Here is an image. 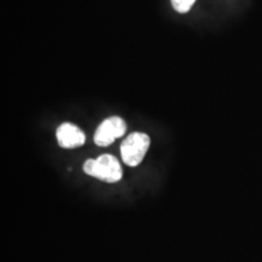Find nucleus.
Segmentation results:
<instances>
[{"label": "nucleus", "mask_w": 262, "mask_h": 262, "mask_svg": "<svg viewBox=\"0 0 262 262\" xmlns=\"http://www.w3.org/2000/svg\"><path fill=\"white\" fill-rule=\"evenodd\" d=\"M57 142L62 148H78L85 143V134L79 127L72 123H63L57 127Z\"/></svg>", "instance_id": "obj_4"}, {"label": "nucleus", "mask_w": 262, "mask_h": 262, "mask_svg": "<svg viewBox=\"0 0 262 262\" xmlns=\"http://www.w3.org/2000/svg\"><path fill=\"white\" fill-rule=\"evenodd\" d=\"M195 3V0H171V4L173 9L180 14H186L189 10L192 9L193 4Z\"/></svg>", "instance_id": "obj_5"}, {"label": "nucleus", "mask_w": 262, "mask_h": 262, "mask_svg": "<svg viewBox=\"0 0 262 262\" xmlns=\"http://www.w3.org/2000/svg\"><path fill=\"white\" fill-rule=\"evenodd\" d=\"M126 131V123L120 117H110L104 119L97 127L95 133L94 141L98 147H107L119 137H122Z\"/></svg>", "instance_id": "obj_3"}, {"label": "nucleus", "mask_w": 262, "mask_h": 262, "mask_svg": "<svg viewBox=\"0 0 262 262\" xmlns=\"http://www.w3.org/2000/svg\"><path fill=\"white\" fill-rule=\"evenodd\" d=\"M150 146V139L147 134L133 133L120 145V155L127 166H137L145 158Z\"/></svg>", "instance_id": "obj_2"}, {"label": "nucleus", "mask_w": 262, "mask_h": 262, "mask_svg": "<svg viewBox=\"0 0 262 262\" xmlns=\"http://www.w3.org/2000/svg\"><path fill=\"white\" fill-rule=\"evenodd\" d=\"M83 170L91 178L108 183L118 182L123 178V169L119 160L111 155H102L97 159H88L84 163Z\"/></svg>", "instance_id": "obj_1"}]
</instances>
